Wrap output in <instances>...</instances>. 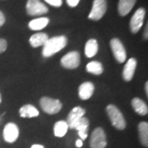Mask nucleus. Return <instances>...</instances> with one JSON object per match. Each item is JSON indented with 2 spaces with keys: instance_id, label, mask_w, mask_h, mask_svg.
<instances>
[{
  "instance_id": "nucleus-1",
  "label": "nucleus",
  "mask_w": 148,
  "mask_h": 148,
  "mask_svg": "<svg viewBox=\"0 0 148 148\" xmlns=\"http://www.w3.org/2000/svg\"><path fill=\"white\" fill-rule=\"evenodd\" d=\"M68 44V40L64 36H58L49 38L46 43L44 45L42 55L45 58L51 57L52 55L62 50Z\"/></svg>"
},
{
  "instance_id": "nucleus-2",
  "label": "nucleus",
  "mask_w": 148,
  "mask_h": 148,
  "mask_svg": "<svg viewBox=\"0 0 148 148\" xmlns=\"http://www.w3.org/2000/svg\"><path fill=\"white\" fill-rule=\"evenodd\" d=\"M107 114L110 118L111 123L114 127L119 130H123L126 127L125 119L116 106L114 105H109L106 107Z\"/></svg>"
},
{
  "instance_id": "nucleus-3",
  "label": "nucleus",
  "mask_w": 148,
  "mask_h": 148,
  "mask_svg": "<svg viewBox=\"0 0 148 148\" xmlns=\"http://www.w3.org/2000/svg\"><path fill=\"white\" fill-rule=\"evenodd\" d=\"M40 105L42 110L49 114H55L62 109V103L60 101L49 98L47 96L42 97L40 100Z\"/></svg>"
},
{
  "instance_id": "nucleus-4",
  "label": "nucleus",
  "mask_w": 148,
  "mask_h": 148,
  "mask_svg": "<svg viewBox=\"0 0 148 148\" xmlns=\"http://www.w3.org/2000/svg\"><path fill=\"white\" fill-rule=\"evenodd\" d=\"M107 10V1L106 0H94L92 8L88 18L94 21H99L104 16Z\"/></svg>"
},
{
  "instance_id": "nucleus-5",
  "label": "nucleus",
  "mask_w": 148,
  "mask_h": 148,
  "mask_svg": "<svg viewBox=\"0 0 148 148\" xmlns=\"http://www.w3.org/2000/svg\"><path fill=\"white\" fill-rule=\"evenodd\" d=\"M107 146L106 135L101 127H96L90 136V148H106Z\"/></svg>"
},
{
  "instance_id": "nucleus-6",
  "label": "nucleus",
  "mask_w": 148,
  "mask_h": 148,
  "mask_svg": "<svg viewBox=\"0 0 148 148\" xmlns=\"http://www.w3.org/2000/svg\"><path fill=\"white\" fill-rule=\"evenodd\" d=\"M110 48L114 58L119 63H124L127 58L126 49L122 42L117 38H114L110 40Z\"/></svg>"
},
{
  "instance_id": "nucleus-7",
  "label": "nucleus",
  "mask_w": 148,
  "mask_h": 148,
  "mask_svg": "<svg viewBox=\"0 0 148 148\" xmlns=\"http://www.w3.org/2000/svg\"><path fill=\"white\" fill-rule=\"evenodd\" d=\"M26 9L28 15L30 16H40L47 13L49 11L47 7L40 0H28Z\"/></svg>"
},
{
  "instance_id": "nucleus-8",
  "label": "nucleus",
  "mask_w": 148,
  "mask_h": 148,
  "mask_svg": "<svg viewBox=\"0 0 148 148\" xmlns=\"http://www.w3.org/2000/svg\"><path fill=\"white\" fill-rule=\"evenodd\" d=\"M80 53L77 51H71L61 58V65L64 69H75L80 65Z\"/></svg>"
},
{
  "instance_id": "nucleus-9",
  "label": "nucleus",
  "mask_w": 148,
  "mask_h": 148,
  "mask_svg": "<svg viewBox=\"0 0 148 148\" xmlns=\"http://www.w3.org/2000/svg\"><path fill=\"white\" fill-rule=\"evenodd\" d=\"M146 12L143 8H140L135 12L130 21V31L133 34H136L143 27V21L145 18Z\"/></svg>"
},
{
  "instance_id": "nucleus-10",
  "label": "nucleus",
  "mask_w": 148,
  "mask_h": 148,
  "mask_svg": "<svg viewBox=\"0 0 148 148\" xmlns=\"http://www.w3.org/2000/svg\"><path fill=\"white\" fill-rule=\"evenodd\" d=\"M19 136V129L16 124L13 123H7L3 129V138L7 143H13Z\"/></svg>"
},
{
  "instance_id": "nucleus-11",
  "label": "nucleus",
  "mask_w": 148,
  "mask_h": 148,
  "mask_svg": "<svg viewBox=\"0 0 148 148\" xmlns=\"http://www.w3.org/2000/svg\"><path fill=\"white\" fill-rule=\"evenodd\" d=\"M90 122L86 117H82L73 126V129L77 130L78 135L82 141L86 140L88 136V130H89Z\"/></svg>"
},
{
  "instance_id": "nucleus-12",
  "label": "nucleus",
  "mask_w": 148,
  "mask_h": 148,
  "mask_svg": "<svg viewBox=\"0 0 148 148\" xmlns=\"http://www.w3.org/2000/svg\"><path fill=\"white\" fill-rule=\"evenodd\" d=\"M85 114H86V110L82 108L81 106L74 107L73 109L70 111V113L68 115V118H67V121L66 122L68 123L69 128L73 129L74 124L78 121L82 117L84 116Z\"/></svg>"
},
{
  "instance_id": "nucleus-13",
  "label": "nucleus",
  "mask_w": 148,
  "mask_h": 148,
  "mask_svg": "<svg viewBox=\"0 0 148 148\" xmlns=\"http://www.w3.org/2000/svg\"><path fill=\"white\" fill-rule=\"evenodd\" d=\"M137 64L138 62L136 60V58H131L127 60V62L125 64L123 70V80L126 82H129L132 79L134 73L137 68Z\"/></svg>"
},
{
  "instance_id": "nucleus-14",
  "label": "nucleus",
  "mask_w": 148,
  "mask_h": 148,
  "mask_svg": "<svg viewBox=\"0 0 148 148\" xmlns=\"http://www.w3.org/2000/svg\"><path fill=\"white\" fill-rule=\"evenodd\" d=\"M94 90H95V86L93 83H91L90 82H83L82 84L80 85L79 88H78V95H79L80 99L83 101H86L90 99L94 93Z\"/></svg>"
},
{
  "instance_id": "nucleus-15",
  "label": "nucleus",
  "mask_w": 148,
  "mask_h": 148,
  "mask_svg": "<svg viewBox=\"0 0 148 148\" xmlns=\"http://www.w3.org/2000/svg\"><path fill=\"white\" fill-rule=\"evenodd\" d=\"M137 0H119L118 4L119 14L122 16L127 15L134 7Z\"/></svg>"
},
{
  "instance_id": "nucleus-16",
  "label": "nucleus",
  "mask_w": 148,
  "mask_h": 148,
  "mask_svg": "<svg viewBox=\"0 0 148 148\" xmlns=\"http://www.w3.org/2000/svg\"><path fill=\"white\" fill-rule=\"evenodd\" d=\"M48 40H49V36L46 33L40 32V33L32 35L29 41L32 47L37 48L40 46H44V45L46 43Z\"/></svg>"
},
{
  "instance_id": "nucleus-17",
  "label": "nucleus",
  "mask_w": 148,
  "mask_h": 148,
  "mask_svg": "<svg viewBox=\"0 0 148 148\" xmlns=\"http://www.w3.org/2000/svg\"><path fill=\"white\" fill-rule=\"evenodd\" d=\"M132 106L135 112L140 115H147L148 113V108L147 104L140 98L135 97L132 101Z\"/></svg>"
},
{
  "instance_id": "nucleus-18",
  "label": "nucleus",
  "mask_w": 148,
  "mask_h": 148,
  "mask_svg": "<svg viewBox=\"0 0 148 148\" xmlns=\"http://www.w3.org/2000/svg\"><path fill=\"white\" fill-rule=\"evenodd\" d=\"M20 116L22 118H35L39 115V110L34 106L25 105L19 110Z\"/></svg>"
},
{
  "instance_id": "nucleus-19",
  "label": "nucleus",
  "mask_w": 148,
  "mask_h": 148,
  "mask_svg": "<svg viewBox=\"0 0 148 148\" xmlns=\"http://www.w3.org/2000/svg\"><path fill=\"white\" fill-rule=\"evenodd\" d=\"M138 132L140 142L143 147H148V123L147 122H141L138 124Z\"/></svg>"
},
{
  "instance_id": "nucleus-20",
  "label": "nucleus",
  "mask_w": 148,
  "mask_h": 148,
  "mask_svg": "<svg viewBox=\"0 0 148 148\" xmlns=\"http://www.w3.org/2000/svg\"><path fill=\"white\" fill-rule=\"evenodd\" d=\"M98 43L95 39H90L85 45V54L87 58H92L98 52Z\"/></svg>"
},
{
  "instance_id": "nucleus-21",
  "label": "nucleus",
  "mask_w": 148,
  "mask_h": 148,
  "mask_svg": "<svg viewBox=\"0 0 148 148\" xmlns=\"http://www.w3.org/2000/svg\"><path fill=\"white\" fill-rule=\"evenodd\" d=\"M49 22V19L47 17H40L34 19L29 22L28 27L32 31H40L47 26Z\"/></svg>"
},
{
  "instance_id": "nucleus-22",
  "label": "nucleus",
  "mask_w": 148,
  "mask_h": 148,
  "mask_svg": "<svg viewBox=\"0 0 148 148\" xmlns=\"http://www.w3.org/2000/svg\"><path fill=\"white\" fill-rule=\"evenodd\" d=\"M69 129V126L67 122L64 120H60L55 123L54 126H53V132L54 135L58 138H62L67 133Z\"/></svg>"
},
{
  "instance_id": "nucleus-23",
  "label": "nucleus",
  "mask_w": 148,
  "mask_h": 148,
  "mask_svg": "<svg viewBox=\"0 0 148 148\" xmlns=\"http://www.w3.org/2000/svg\"><path fill=\"white\" fill-rule=\"evenodd\" d=\"M86 71L91 74L101 75L104 71L103 65L97 61H92L86 65Z\"/></svg>"
},
{
  "instance_id": "nucleus-24",
  "label": "nucleus",
  "mask_w": 148,
  "mask_h": 148,
  "mask_svg": "<svg viewBox=\"0 0 148 148\" xmlns=\"http://www.w3.org/2000/svg\"><path fill=\"white\" fill-rule=\"evenodd\" d=\"M46 3H48L49 4H50L51 6H53V7H56V8H58L60 6L62 5L63 3V1L62 0H45Z\"/></svg>"
},
{
  "instance_id": "nucleus-25",
  "label": "nucleus",
  "mask_w": 148,
  "mask_h": 148,
  "mask_svg": "<svg viewBox=\"0 0 148 148\" xmlns=\"http://www.w3.org/2000/svg\"><path fill=\"white\" fill-rule=\"evenodd\" d=\"M7 47H8V42L5 39H3L1 38L0 39V53H3L7 49Z\"/></svg>"
},
{
  "instance_id": "nucleus-26",
  "label": "nucleus",
  "mask_w": 148,
  "mask_h": 148,
  "mask_svg": "<svg viewBox=\"0 0 148 148\" xmlns=\"http://www.w3.org/2000/svg\"><path fill=\"white\" fill-rule=\"evenodd\" d=\"M80 0H67V3L69 7L71 8H74L79 3Z\"/></svg>"
},
{
  "instance_id": "nucleus-27",
  "label": "nucleus",
  "mask_w": 148,
  "mask_h": 148,
  "mask_svg": "<svg viewBox=\"0 0 148 148\" xmlns=\"http://www.w3.org/2000/svg\"><path fill=\"white\" fill-rule=\"evenodd\" d=\"M5 16L3 15V13L0 11V27L3 26V24L5 23Z\"/></svg>"
},
{
  "instance_id": "nucleus-28",
  "label": "nucleus",
  "mask_w": 148,
  "mask_h": 148,
  "mask_svg": "<svg viewBox=\"0 0 148 148\" xmlns=\"http://www.w3.org/2000/svg\"><path fill=\"white\" fill-rule=\"evenodd\" d=\"M82 144H83V143H82V141L81 139H78V140H77V142H76V147L78 148L82 147Z\"/></svg>"
},
{
  "instance_id": "nucleus-29",
  "label": "nucleus",
  "mask_w": 148,
  "mask_h": 148,
  "mask_svg": "<svg viewBox=\"0 0 148 148\" xmlns=\"http://www.w3.org/2000/svg\"><path fill=\"white\" fill-rule=\"evenodd\" d=\"M147 30H148V26L147 25L146 27H145V31H144V38H145V40H147V38H148Z\"/></svg>"
},
{
  "instance_id": "nucleus-30",
  "label": "nucleus",
  "mask_w": 148,
  "mask_h": 148,
  "mask_svg": "<svg viewBox=\"0 0 148 148\" xmlns=\"http://www.w3.org/2000/svg\"><path fill=\"white\" fill-rule=\"evenodd\" d=\"M31 148H45V147H44V146H42V145H40V144H34V145H32V147Z\"/></svg>"
},
{
  "instance_id": "nucleus-31",
  "label": "nucleus",
  "mask_w": 148,
  "mask_h": 148,
  "mask_svg": "<svg viewBox=\"0 0 148 148\" xmlns=\"http://www.w3.org/2000/svg\"><path fill=\"white\" fill-rule=\"evenodd\" d=\"M145 90H146V94L147 95H148V82H147L145 84Z\"/></svg>"
},
{
  "instance_id": "nucleus-32",
  "label": "nucleus",
  "mask_w": 148,
  "mask_h": 148,
  "mask_svg": "<svg viewBox=\"0 0 148 148\" xmlns=\"http://www.w3.org/2000/svg\"><path fill=\"white\" fill-rule=\"evenodd\" d=\"M1 102H2V95L0 94V104H1Z\"/></svg>"
}]
</instances>
